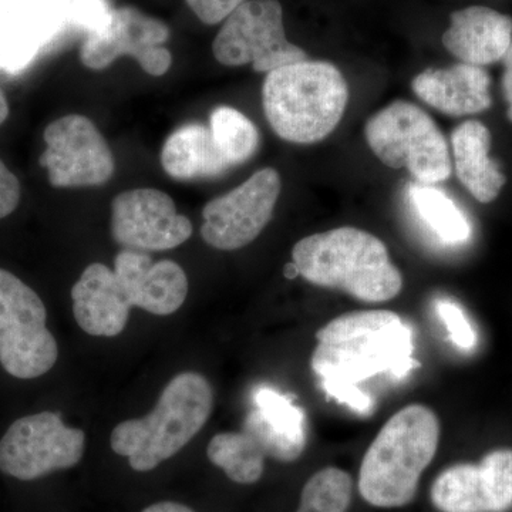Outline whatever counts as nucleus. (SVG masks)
Instances as JSON below:
<instances>
[{
    "label": "nucleus",
    "instance_id": "nucleus-14",
    "mask_svg": "<svg viewBox=\"0 0 512 512\" xmlns=\"http://www.w3.org/2000/svg\"><path fill=\"white\" fill-rule=\"evenodd\" d=\"M441 512H505L512 507V450H495L480 464L444 470L431 487Z\"/></svg>",
    "mask_w": 512,
    "mask_h": 512
},
{
    "label": "nucleus",
    "instance_id": "nucleus-11",
    "mask_svg": "<svg viewBox=\"0 0 512 512\" xmlns=\"http://www.w3.org/2000/svg\"><path fill=\"white\" fill-rule=\"evenodd\" d=\"M40 164L56 188L97 187L114 174V157L96 124L80 114L53 121L45 130Z\"/></svg>",
    "mask_w": 512,
    "mask_h": 512
},
{
    "label": "nucleus",
    "instance_id": "nucleus-23",
    "mask_svg": "<svg viewBox=\"0 0 512 512\" xmlns=\"http://www.w3.org/2000/svg\"><path fill=\"white\" fill-rule=\"evenodd\" d=\"M207 456L234 483L254 484L264 474V451L244 431L221 433L212 437Z\"/></svg>",
    "mask_w": 512,
    "mask_h": 512
},
{
    "label": "nucleus",
    "instance_id": "nucleus-18",
    "mask_svg": "<svg viewBox=\"0 0 512 512\" xmlns=\"http://www.w3.org/2000/svg\"><path fill=\"white\" fill-rule=\"evenodd\" d=\"M443 45L463 63L487 66L500 62L512 45V19L485 6L451 13Z\"/></svg>",
    "mask_w": 512,
    "mask_h": 512
},
{
    "label": "nucleus",
    "instance_id": "nucleus-15",
    "mask_svg": "<svg viewBox=\"0 0 512 512\" xmlns=\"http://www.w3.org/2000/svg\"><path fill=\"white\" fill-rule=\"evenodd\" d=\"M251 402L242 431L255 440L266 457L281 463L298 460L308 443L306 414L301 407L269 386L252 390Z\"/></svg>",
    "mask_w": 512,
    "mask_h": 512
},
{
    "label": "nucleus",
    "instance_id": "nucleus-35",
    "mask_svg": "<svg viewBox=\"0 0 512 512\" xmlns=\"http://www.w3.org/2000/svg\"><path fill=\"white\" fill-rule=\"evenodd\" d=\"M284 274L288 279H295L299 275V271L296 265L291 262V264L285 266Z\"/></svg>",
    "mask_w": 512,
    "mask_h": 512
},
{
    "label": "nucleus",
    "instance_id": "nucleus-22",
    "mask_svg": "<svg viewBox=\"0 0 512 512\" xmlns=\"http://www.w3.org/2000/svg\"><path fill=\"white\" fill-rule=\"evenodd\" d=\"M161 165L175 180L218 177L229 165L221 156L210 127L187 124L174 131L161 151Z\"/></svg>",
    "mask_w": 512,
    "mask_h": 512
},
{
    "label": "nucleus",
    "instance_id": "nucleus-10",
    "mask_svg": "<svg viewBox=\"0 0 512 512\" xmlns=\"http://www.w3.org/2000/svg\"><path fill=\"white\" fill-rule=\"evenodd\" d=\"M281 188V175L274 168L256 171L244 184L205 205L202 239L220 251L247 247L272 220Z\"/></svg>",
    "mask_w": 512,
    "mask_h": 512
},
{
    "label": "nucleus",
    "instance_id": "nucleus-34",
    "mask_svg": "<svg viewBox=\"0 0 512 512\" xmlns=\"http://www.w3.org/2000/svg\"><path fill=\"white\" fill-rule=\"evenodd\" d=\"M9 116V104L8 100H6L5 94L0 92V126L5 123V120L8 119Z\"/></svg>",
    "mask_w": 512,
    "mask_h": 512
},
{
    "label": "nucleus",
    "instance_id": "nucleus-7",
    "mask_svg": "<svg viewBox=\"0 0 512 512\" xmlns=\"http://www.w3.org/2000/svg\"><path fill=\"white\" fill-rule=\"evenodd\" d=\"M40 296L0 269V365L16 379H36L56 365L59 348Z\"/></svg>",
    "mask_w": 512,
    "mask_h": 512
},
{
    "label": "nucleus",
    "instance_id": "nucleus-36",
    "mask_svg": "<svg viewBox=\"0 0 512 512\" xmlns=\"http://www.w3.org/2000/svg\"><path fill=\"white\" fill-rule=\"evenodd\" d=\"M13 0H0V9L6 8Z\"/></svg>",
    "mask_w": 512,
    "mask_h": 512
},
{
    "label": "nucleus",
    "instance_id": "nucleus-20",
    "mask_svg": "<svg viewBox=\"0 0 512 512\" xmlns=\"http://www.w3.org/2000/svg\"><path fill=\"white\" fill-rule=\"evenodd\" d=\"M63 32L59 23L26 0H13L0 9V72H23Z\"/></svg>",
    "mask_w": 512,
    "mask_h": 512
},
{
    "label": "nucleus",
    "instance_id": "nucleus-13",
    "mask_svg": "<svg viewBox=\"0 0 512 512\" xmlns=\"http://www.w3.org/2000/svg\"><path fill=\"white\" fill-rule=\"evenodd\" d=\"M191 234V221L178 214L173 198L163 191L121 192L111 204V235L131 251H167L183 245Z\"/></svg>",
    "mask_w": 512,
    "mask_h": 512
},
{
    "label": "nucleus",
    "instance_id": "nucleus-8",
    "mask_svg": "<svg viewBox=\"0 0 512 512\" xmlns=\"http://www.w3.org/2000/svg\"><path fill=\"white\" fill-rule=\"evenodd\" d=\"M212 52L224 66L251 63L259 73H269L308 59L301 47L286 39L284 10L278 0L242 3L224 20Z\"/></svg>",
    "mask_w": 512,
    "mask_h": 512
},
{
    "label": "nucleus",
    "instance_id": "nucleus-5",
    "mask_svg": "<svg viewBox=\"0 0 512 512\" xmlns=\"http://www.w3.org/2000/svg\"><path fill=\"white\" fill-rule=\"evenodd\" d=\"M214 407L210 382L200 373H180L165 386L153 412L113 430L111 448L140 473L174 457L205 426Z\"/></svg>",
    "mask_w": 512,
    "mask_h": 512
},
{
    "label": "nucleus",
    "instance_id": "nucleus-2",
    "mask_svg": "<svg viewBox=\"0 0 512 512\" xmlns=\"http://www.w3.org/2000/svg\"><path fill=\"white\" fill-rule=\"evenodd\" d=\"M292 262L311 284L359 301L387 302L402 292V274L386 245L363 229L335 228L303 238L292 249Z\"/></svg>",
    "mask_w": 512,
    "mask_h": 512
},
{
    "label": "nucleus",
    "instance_id": "nucleus-19",
    "mask_svg": "<svg viewBox=\"0 0 512 512\" xmlns=\"http://www.w3.org/2000/svg\"><path fill=\"white\" fill-rule=\"evenodd\" d=\"M412 87L419 99L447 116H468L491 107L490 76L473 64L424 70L414 77Z\"/></svg>",
    "mask_w": 512,
    "mask_h": 512
},
{
    "label": "nucleus",
    "instance_id": "nucleus-25",
    "mask_svg": "<svg viewBox=\"0 0 512 512\" xmlns=\"http://www.w3.org/2000/svg\"><path fill=\"white\" fill-rule=\"evenodd\" d=\"M210 130L229 167L245 163L258 150V128L241 111L232 107L222 106L212 111Z\"/></svg>",
    "mask_w": 512,
    "mask_h": 512
},
{
    "label": "nucleus",
    "instance_id": "nucleus-30",
    "mask_svg": "<svg viewBox=\"0 0 512 512\" xmlns=\"http://www.w3.org/2000/svg\"><path fill=\"white\" fill-rule=\"evenodd\" d=\"M20 183L18 177L0 160V220L18 208Z\"/></svg>",
    "mask_w": 512,
    "mask_h": 512
},
{
    "label": "nucleus",
    "instance_id": "nucleus-32",
    "mask_svg": "<svg viewBox=\"0 0 512 512\" xmlns=\"http://www.w3.org/2000/svg\"><path fill=\"white\" fill-rule=\"evenodd\" d=\"M504 76H503V89L505 99L508 101V119L512 121V45L508 50L507 55L504 56Z\"/></svg>",
    "mask_w": 512,
    "mask_h": 512
},
{
    "label": "nucleus",
    "instance_id": "nucleus-21",
    "mask_svg": "<svg viewBox=\"0 0 512 512\" xmlns=\"http://www.w3.org/2000/svg\"><path fill=\"white\" fill-rule=\"evenodd\" d=\"M454 165L461 184L477 201L488 204L498 197L505 177L498 165L488 156L491 134L484 124L466 121L453 131Z\"/></svg>",
    "mask_w": 512,
    "mask_h": 512
},
{
    "label": "nucleus",
    "instance_id": "nucleus-1",
    "mask_svg": "<svg viewBox=\"0 0 512 512\" xmlns=\"http://www.w3.org/2000/svg\"><path fill=\"white\" fill-rule=\"evenodd\" d=\"M311 366L323 392L360 416L375 400L362 384L377 376L403 379L419 367L413 357L412 326L392 311L350 312L316 332Z\"/></svg>",
    "mask_w": 512,
    "mask_h": 512
},
{
    "label": "nucleus",
    "instance_id": "nucleus-24",
    "mask_svg": "<svg viewBox=\"0 0 512 512\" xmlns=\"http://www.w3.org/2000/svg\"><path fill=\"white\" fill-rule=\"evenodd\" d=\"M410 198L421 220L436 232L441 241L461 244L470 238L471 227L467 218L444 192L431 185H414Z\"/></svg>",
    "mask_w": 512,
    "mask_h": 512
},
{
    "label": "nucleus",
    "instance_id": "nucleus-6",
    "mask_svg": "<svg viewBox=\"0 0 512 512\" xmlns=\"http://www.w3.org/2000/svg\"><path fill=\"white\" fill-rule=\"evenodd\" d=\"M366 140L390 168H406L424 185L447 180L451 158L447 141L426 111L407 101H394L367 121Z\"/></svg>",
    "mask_w": 512,
    "mask_h": 512
},
{
    "label": "nucleus",
    "instance_id": "nucleus-9",
    "mask_svg": "<svg viewBox=\"0 0 512 512\" xmlns=\"http://www.w3.org/2000/svg\"><path fill=\"white\" fill-rule=\"evenodd\" d=\"M86 434L63 423L60 413L16 420L0 440V471L22 481L37 480L80 463Z\"/></svg>",
    "mask_w": 512,
    "mask_h": 512
},
{
    "label": "nucleus",
    "instance_id": "nucleus-3",
    "mask_svg": "<svg viewBox=\"0 0 512 512\" xmlns=\"http://www.w3.org/2000/svg\"><path fill=\"white\" fill-rule=\"evenodd\" d=\"M439 441L440 421L429 407L412 404L393 414L363 457L359 473L363 500L377 508L412 503Z\"/></svg>",
    "mask_w": 512,
    "mask_h": 512
},
{
    "label": "nucleus",
    "instance_id": "nucleus-33",
    "mask_svg": "<svg viewBox=\"0 0 512 512\" xmlns=\"http://www.w3.org/2000/svg\"><path fill=\"white\" fill-rule=\"evenodd\" d=\"M143 512H195L192 511L187 505L174 503V501H163V503H157L150 505Z\"/></svg>",
    "mask_w": 512,
    "mask_h": 512
},
{
    "label": "nucleus",
    "instance_id": "nucleus-4",
    "mask_svg": "<svg viewBox=\"0 0 512 512\" xmlns=\"http://www.w3.org/2000/svg\"><path fill=\"white\" fill-rule=\"evenodd\" d=\"M262 100L266 119L279 137L313 144L338 127L349 89L338 67L306 59L269 72Z\"/></svg>",
    "mask_w": 512,
    "mask_h": 512
},
{
    "label": "nucleus",
    "instance_id": "nucleus-28",
    "mask_svg": "<svg viewBox=\"0 0 512 512\" xmlns=\"http://www.w3.org/2000/svg\"><path fill=\"white\" fill-rule=\"evenodd\" d=\"M434 308H436L441 322L446 325L448 335H450L454 345L463 350H470L476 346V332H474L471 323L468 322L466 313L457 303L448 301V299H437L434 302Z\"/></svg>",
    "mask_w": 512,
    "mask_h": 512
},
{
    "label": "nucleus",
    "instance_id": "nucleus-31",
    "mask_svg": "<svg viewBox=\"0 0 512 512\" xmlns=\"http://www.w3.org/2000/svg\"><path fill=\"white\" fill-rule=\"evenodd\" d=\"M28 2L49 18L55 19L66 30L67 9L72 0H28Z\"/></svg>",
    "mask_w": 512,
    "mask_h": 512
},
{
    "label": "nucleus",
    "instance_id": "nucleus-26",
    "mask_svg": "<svg viewBox=\"0 0 512 512\" xmlns=\"http://www.w3.org/2000/svg\"><path fill=\"white\" fill-rule=\"evenodd\" d=\"M350 501L352 477L338 467H326L306 481L296 512H346Z\"/></svg>",
    "mask_w": 512,
    "mask_h": 512
},
{
    "label": "nucleus",
    "instance_id": "nucleus-29",
    "mask_svg": "<svg viewBox=\"0 0 512 512\" xmlns=\"http://www.w3.org/2000/svg\"><path fill=\"white\" fill-rule=\"evenodd\" d=\"M247 0H187L188 6L201 22L217 25Z\"/></svg>",
    "mask_w": 512,
    "mask_h": 512
},
{
    "label": "nucleus",
    "instance_id": "nucleus-16",
    "mask_svg": "<svg viewBox=\"0 0 512 512\" xmlns=\"http://www.w3.org/2000/svg\"><path fill=\"white\" fill-rule=\"evenodd\" d=\"M114 274L126 289L131 305L158 316H168L184 305L188 278L177 262H153L140 251H121L114 261Z\"/></svg>",
    "mask_w": 512,
    "mask_h": 512
},
{
    "label": "nucleus",
    "instance_id": "nucleus-12",
    "mask_svg": "<svg viewBox=\"0 0 512 512\" xmlns=\"http://www.w3.org/2000/svg\"><path fill=\"white\" fill-rule=\"evenodd\" d=\"M170 28L163 20L144 15L138 9H113L109 23L100 32L87 37L80 50L84 66L103 70L121 56H131L151 76H163L173 63L164 43Z\"/></svg>",
    "mask_w": 512,
    "mask_h": 512
},
{
    "label": "nucleus",
    "instance_id": "nucleus-27",
    "mask_svg": "<svg viewBox=\"0 0 512 512\" xmlns=\"http://www.w3.org/2000/svg\"><path fill=\"white\" fill-rule=\"evenodd\" d=\"M113 9L107 0H72L67 9L66 29L76 28L93 35L106 28Z\"/></svg>",
    "mask_w": 512,
    "mask_h": 512
},
{
    "label": "nucleus",
    "instance_id": "nucleus-17",
    "mask_svg": "<svg viewBox=\"0 0 512 512\" xmlns=\"http://www.w3.org/2000/svg\"><path fill=\"white\" fill-rule=\"evenodd\" d=\"M72 299L74 318L89 335L114 338L126 329L133 305L109 266H87L73 286Z\"/></svg>",
    "mask_w": 512,
    "mask_h": 512
}]
</instances>
